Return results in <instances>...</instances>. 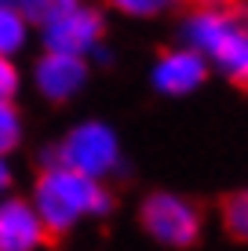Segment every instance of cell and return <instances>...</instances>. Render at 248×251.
Masks as SVG:
<instances>
[{
  "label": "cell",
  "mask_w": 248,
  "mask_h": 251,
  "mask_svg": "<svg viewBox=\"0 0 248 251\" xmlns=\"http://www.w3.org/2000/svg\"><path fill=\"white\" fill-rule=\"evenodd\" d=\"M11 189V168H7V160L0 157V193H7Z\"/></svg>",
  "instance_id": "9a60e30c"
},
{
  "label": "cell",
  "mask_w": 248,
  "mask_h": 251,
  "mask_svg": "<svg viewBox=\"0 0 248 251\" xmlns=\"http://www.w3.org/2000/svg\"><path fill=\"white\" fill-rule=\"evenodd\" d=\"M230 80H234L237 88H245V91H248V58H245V62L234 69V73H230Z\"/></svg>",
  "instance_id": "5bb4252c"
},
{
  "label": "cell",
  "mask_w": 248,
  "mask_h": 251,
  "mask_svg": "<svg viewBox=\"0 0 248 251\" xmlns=\"http://www.w3.org/2000/svg\"><path fill=\"white\" fill-rule=\"evenodd\" d=\"M19 142H22V120L11 102H0V157H7Z\"/></svg>",
  "instance_id": "8fae6325"
},
{
  "label": "cell",
  "mask_w": 248,
  "mask_h": 251,
  "mask_svg": "<svg viewBox=\"0 0 248 251\" xmlns=\"http://www.w3.org/2000/svg\"><path fill=\"white\" fill-rule=\"evenodd\" d=\"M26 44V19L19 4H0V58H11Z\"/></svg>",
  "instance_id": "9c48e42d"
},
{
  "label": "cell",
  "mask_w": 248,
  "mask_h": 251,
  "mask_svg": "<svg viewBox=\"0 0 248 251\" xmlns=\"http://www.w3.org/2000/svg\"><path fill=\"white\" fill-rule=\"evenodd\" d=\"M84 76H88V69L73 55H44L37 62V88H40V95H48L51 102H62V99H70V95H77L81 84H84Z\"/></svg>",
  "instance_id": "52a82bcc"
},
{
  "label": "cell",
  "mask_w": 248,
  "mask_h": 251,
  "mask_svg": "<svg viewBox=\"0 0 248 251\" xmlns=\"http://www.w3.org/2000/svg\"><path fill=\"white\" fill-rule=\"evenodd\" d=\"M40 244H48V233L33 204H26L22 197L0 201V251H33Z\"/></svg>",
  "instance_id": "8992f818"
},
{
  "label": "cell",
  "mask_w": 248,
  "mask_h": 251,
  "mask_svg": "<svg viewBox=\"0 0 248 251\" xmlns=\"http://www.w3.org/2000/svg\"><path fill=\"white\" fill-rule=\"evenodd\" d=\"M33 211H37L40 226L48 233V244H55V240L73 226V219L81 211L106 215L110 211V193L99 182L77 175L70 168L40 171L37 189H33Z\"/></svg>",
  "instance_id": "6da1fadb"
},
{
  "label": "cell",
  "mask_w": 248,
  "mask_h": 251,
  "mask_svg": "<svg viewBox=\"0 0 248 251\" xmlns=\"http://www.w3.org/2000/svg\"><path fill=\"white\" fill-rule=\"evenodd\" d=\"M121 11H128V15H153V11H161V4H153V0H142V4H135V0H124Z\"/></svg>",
  "instance_id": "4fadbf2b"
},
{
  "label": "cell",
  "mask_w": 248,
  "mask_h": 251,
  "mask_svg": "<svg viewBox=\"0 0 248 251\" xmlns=\"http://www.w3.org/2000/svg\"><path fill=\"white\" fill-rule=\"evenodd\" d=\"M139 219L146 226V233H153L161 244H175V248L193 244L201 233V211L190 201L172 197V193H153L142 204Z\"/></svg>",
  "instance_id": "3957f363"
},
{
  "label": "cell",
  "mask_w": 248,
  "mask_h": 251,
  "mask_svg": "<svg viewBox=\"0 0 248 251\" xmlns=\"http://www.w3.org/2000/svg\"><path fill=\"white\" fill-rule=\"evenodd\" d=\"M19 91V69L11 58H0V102H11Z\"/></svg>",
  "instance_id": "7c38bea8"
},
{
  "label": "cell",
  "mask_w": 248,
  "mask_h": 251,
  "mask_svg": "<svg viewBox=\"0 0 248 251\" xmlns=\"http://www.w3.org/2000/svg\"><path fill=\"white\" fill-rule=\"evenodd\" d=\"M219 211H223V226H226L230 237L248 240V189H241V193H226L223 204H219Z\"/></svg>",
  "instance_id": "30bf717a"
},
{
  "label": "cell",
  "mask_w": 248,
  "mask_h": 251,
  "mask_svg": "<svg viewBox=\"0 0 248 251\" xmlns=\"http://www.w3.org/2000/svg\"><path fill=\"white\" fill-rule=\"evenodd\" d=\"M201 80H204V58L197 51H165L153 69V84L168 95H183L197 88Z\"/></svg>",
  "instance_id": "ba28073f"
},
{
  "label": "cell",
  "mask_w": 248,
  "mask_h": 251,
  "mask_svg": "<svg viewBox=\"0 0 248 251\" xmlns=\"http://www.w3.org/2000/svg\"><path fill=\"white\" fill-rule=\"evenodd\" d=\"M186 37L234 73L248 58V7H197L186 22Z\"/></svg>",
  "instance_id": "7a4b0ae2"
},
{
  "label": "cell",
  "mask_w": 248,
  "mask_h": 251,
  "mask_svg": "<svg viewBox=\"0 0 248 251\" xmlns=\"http://www.w3.org/2000/svg\"><path fill=\"white\" fill-rule=\"evenodd\" d=\"M102 37V15L99 11H84L73 7L62 19L44 25V48L48 55H73L81 58V51L95 48V40Z\"/></svg>",
  "instance_id": "5b68a950"
},
{
  "label": "cell",
  "mask_w": 248,
  "mask_h": 251,
  "mask_svg": "<svg viewBox=\"0 0 248 251\" xmlns=\"http://www.w3.org/2000/svg\"><path fill=\"white\" fill-rule=\"evenodd\" d=\"M58 160H62V168L95 182L117 164V138L106 124H84L58 146Z\"/></svg>",
  "instance_id": "277c9868"
}]
</instances>
